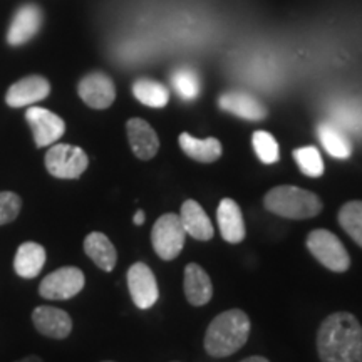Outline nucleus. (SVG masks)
<instances>
[{"instance_id":"f257e3e1","label":"nucleus","mask_w":362,"mask_h":362,"mask_svg":"<svg viewBox=\"0 0 362 362\" xmlns=\"http://www.w3.org/2000/svg\"><path fill=\"white\" fill-rule=\"evenodd\" d=\"M322 362H362V325L349 312L329 315L317 334Z\"/></svg>"},{"instance_id":"f03ea898","label":"nucleus","mask_w":362,"mask_h":362,"mask_svg":"<svg viewBox=\"0 0 362 362\" xmlns=\"http://www.w3.org/2000/svg\"><path fill=\"white\" fill-rule=\"evenodd\" d=\"M250 334V319L243 310L221 312L208 325L205 351L211 357H228L242 349Z\"/></svg>"},{"instance_id":"7ed1b4c3","label":"nucleus","mask_w":362,"mask_h":362,"mask_svg":"<svg viewBox=\"0 0 362 362\" xmlns=\"http://www.w3.org/2000/svg\"><path fill=\"white\" fill-rule=\"evenodd\" d=\"M264 205L272 214L291 220H305L322 211V202L309 189L282 185L265 194Z\"/></svg>"},{"instance_id":"20e7f679","label":"nucleus","mask_w":362,"mask_h":362,"mask_svg":"<svg viewBox=\"0 0 362 362\" xmlns=\"http://www.w3.org/2000/svg\"><path fill=\"white\" fill-rule=\"evenodd\" d=\"M307 248L325 269L332 272H346L351 267V257L346 247L329 230H314L307 237Z\"/></svg>"},{"instance_id":"39448f33","label":"nucleus","mask_w":362,"mask_h":362,"mask_svg":"<svg viewBox=\"0 0 362 362\" xmlns=\"http://www.w3.org/2000/svg\"><path fill=\"white\" fill-rule=\"evenodd\" d=\"M187 230L181 218L175 214H166L156 220L151 232V243L158 257L163 260H173L183 250Z\"/></svg>"},{"instance_id":"423d86ee","label":"nucleus","mask_w":362,"mask_h":362,"mask_svg":"<svg viewBox=\"0 0 362 362\" xmlns=\"http://www.w3.org/2000/svg\"><path fill=\"white\" fill-rule=\"evenodd\" d=\"M89 158L84 149L72 144H52L45 153V168L54 178L76 180L88 170Z\"/></svg>"},{"instance_id":"0eeeda50","label":"nucleus","mask_w":362,"mask_h":362,"mask_svg":"<svg viewBox=\"0 0 362 362\" xmlns=\"http://www.w3.org/2000/svg\"><path fill=\"white\" fill-rule=\"evenodd\" d=\"M84 274L78 267H62L44 277L39 293L47 300H67L84 288Z\"/></svg>"},{"instance_id":"6e6552de","label":"nucleus","mask_w":362,"mask_h":362,"mask_svg":"<svg viewBox=\"0 0 362 362\" xmlns=\"http://www.w3.org/2000/svg\"><path fill=\"white\" fill-rule=\"evenodd\" d=\"M25 119L33 129L34 141L37 148L51 146L62 138L66 131V123L56 112L45 110V107L33 106L25 112Z\"/></svg>"},{"instance_id":"1a4fd4ad","label":"nucleus","mask_w":362,"mask_h":362,"mask_svg":"<svg viewBox=\"0 0 362 362\" xmlns=\"http://www.w3.org/2000/svg\"><path fill=\"white\" fill-rule=\"evenodd\" d=\"M128 288L138 309L146 310L156 304L160 297V288L155 274L143 262L131 265L128 270Z\"/></svg>"},{"instance_id":"9d476101","label":"nucleus","mask_w":362,"mask_h":362,"mask_svg":"<svg viewBox=\"0 0 362 362\" xmlns=\"http://www.w3.org/2000/svg\"><path fill=\"white\" fill-rule=\"evenodd\" d=\"M79 96L89 107L106 110L116 99V88L110 76L103 72H90L79 83Z\"/></svg>"},{"instance_id":"9b49d317","label":"nucleus","mask_w":362,"mask_h":362,"mask_svg":"<svg viewBox=\"0 0 362 362\" xmlns=\"http://www.w3.org/2000/svg\"><path fill=\"white\" fill-rule=\"evenodd\" d=\"M51 93V84L42 76H27L8 88L6 103L11 107H25L42 101Z\"/></svg>"},{"instance_id":"f8f14e48","label":"nucleus","mask_w":362,"mask_h":362,"mask_svg":"<svg viewBox=\"0 0 362 362\" xmlns=\"http://www.w3.org/2000/svg\"><path fill=\"white\" fill-rule=\"evenodd\" d=\"M42 25V11L35 4H25L13 16L8 27L7 42L11 45H22L29 42Z\"/></svg>"},{"instance_id":"ddd939ff","label":"nucleus","mask_w":362,"mask_h":362,"mask_svg":"<svg viewBox=\"0 0 362 362\" xmlns=\"http://www.w3.org/2000/svg\"><path fill=\"white\" fill-rule=\"evenodd\" d=\"M34 327L39 334L51 339H66L72 330V319L66 310L40 305L33 312Z\"/></svg>"},{"instance_id":"4468645a","label":"nucleus","mask_w":362,"mask_h":362,"mask_svg":"<svg viewBox=\"0 0 362 362\" xmlns=\"http://www.w3.org/2000/svg\"><path fill=\"white\" fill-rule=\"evenodd\" d=\"M126 131H128L131 149L139 160H151L156 156L158 149H160V139H158L156 131L146 121L133 117L126 124Z\"/></svg>"},{"instance_id":"2eb2a0df","label":"nucleus","mask_w":362,"mask_h":362,"mask_svg":"<svg viewBox=\"0 0 362 362\" xmlns=\"http://www.w3.org/2000/svg\"><path fill=\"white\" fill-rule=\"evenodd\" d=\"M220 233L228 243H240L245 238V221L237 202L232 198H223L216 210Z\"/></svg>"},{"instance_id":"dca6fc26","label":"nucleus","mask_w":362,"mask_h":362,"mask_svg":"<svg viewBox=\"0 0 362 362\" xmlns=\"http://www.w3.org/2000/svg\"><path fill=\"white\" fill-rule=\"evenodd\" d=\"M218 104L223 111L232 112V115L248 121H259L267 116V107L259 99H255L247 93H240V90L225 93L220 98Z\"/></svg>"},{"instance_id":"f3484780","label":"nucleus","mask_w":362,"mask_h":362,"mask_svg":"<svg viewBox=\"0 0 362 362\" xmlns=\"http://www.w3.org/2000/svg\"><path fill=\"white\" fill-rule=\"evenodd\" d=\"M185 296L194 307L208 304L214 296L211 280L198 264H188L185 269Z\"/></svg>"},{"instance_id":"a211bd4d","label":"nucleus","mask_w":362,"mask_h":362,"mask_svg":"<svg viewBox=\"0 0 362 362\" xmlns=\"http://www.w3.org/2000/svg\"><path fill=\"white\" fill-rule=\"evenodd\" d=\"M181 223H183L187 235H192L197 240H210L215 235L214 223L205 214L202 205L194 200H187L181 206Z\"/></svg>"},{"instance_id":"6ab92c4d","label":"nucleus","mask_w":362,"mask_h":362,"mask_svg":"<svg viewBox=\"0 0 362 362\" xmlns=\"http://www.w3.org/2000/svg\"><path fill=\"white\" fill-rule=\"evenodd\" d=\"M45 264V250L35 242H24L17 248L13 259V270L22 279H34L40 274Z\"/></svg>"},{"instance_id":"aec40b11","label":"nucleus","mask_w":362,"mask_h":362,"mask_svg":"<svg viewBox=\"0 0 362 362\" xmlns=\"http://www.w3.org/2000/svg\"><path fill=\"white\" fill-rule=\"evenodd\" d=\"M84 252L104 272H111L116 267V248L111 243V240L101 232H93L86 237Z\"/></svg>"},{"instance_id":"412c9836","label":"nucleus","mask_w":362,"mask_h":362,"mask_svg":"<svg viewBox=\"0 0 362 362\" xmlns=\"http://www.w3.org/2000/svg\"><path fill=\"white\" fill-rule=\"evenodd\" d=\"M180 146L192 160L198 163H214L221 156V143L216 138L198 139L192 134L180 136Z\"/></svg>"},{"instance_id":"4be33fe9","label":"nucleus","mask_w":362,"mask_h":362,"mask_svg":"<svg viewBox=\"0 0 362 362\" xmlns=\"http://www.w3.org/2000/svg\"><path fill=\"white\" fill-rule=\"evenodd\" d=\"M317 134H319L320 143H322L325 151H327L330 156L339 158V160H346V158H349L352 155L351 141L347 139V136L334 124L322 123L319 126V129H317Z\"/></svg>"},{"instance_id":"5701e85b","label":"nucleus","mask_w":362,"mask_h":362,"mask_svg":"<svg viewBox=\"0 0 362 362\" xmlns=\"http://www.w3.org/2000/svg\"><path fill=\"white\" fill-rule=\"evenodd\" d=\"M133 94L139 103L149 107H165L170 101V90L166 86L153 79H138L133 84Z\"/></svg>"},{"instance_id":"b1692460","label":"nucleus","mask_w":362,"mask_h":362,"mask_svg":"<svg viewBox=\"0 0 362 362\" xmlns=\"http://www.w3.org/2000/svg\"><path fill=\"white\" fill-rule=\"evenodd\" d=\"M339 223L357 245L362 247V202L346 203L339 211Z\"/></svg>"},{"instance_id":"393cba45","label":"nucleus","mask_w":362,"mask_h":362,"mask_svg":"<svg viewBox=\"0 0 362 362\" xmlns=\"http://www.w3.org/2000/svg\"><path fill=\"white\" fill-rule=\"evenodd\" d=\"M171 83H173V88L180 94V98L185 101H193L200 96V78L193 69H188V67L176 69L171 76Z\"/></svg>"},{"instance_id":"a878e982","label":"nucleus","mask_w":362,"mask_h":362,"mask_svg":"<svg viewBox=\"0 0 362 362\" xmlns=\"http://www.w3.org/2000/svg\"><path fill=\"white\" fill-rule=\"evenodd\" d=\"M293 158H296L298 168L304 175L310 176V178H319V176L324 175V161L317 148H298L293 151Z\"/></svg>"},{"instance_id":"bb28decb","label":"nucleus","mask_w":362,"mask_h":362,"mask_svg":"<svg viewBox=\"0 0 362 362\" xmlns=\"http://www.w3.org/2000/svg\"><path fill=\"white\" fill-rule=\"evenodd\" d=\"M252 141L257 156L260 158L262 163H265V165H274V163L279 161V144L270 133H267V131H257V133H253Z\"/></svg>"},{"instance_id":"cd10ccee","label":"nucleus","mask_w":362,"mask_h":362,"mask_svg":"<svg viewBox=\"0 0 362 362\" xmlns=\"http://www.w3.org/2000/svg\"><path fill=\"white\" fill-rule=\"evenodd\" d=\"M22 200L12 192H0V225L11 223L21 214Z\"/></svg>"},{"instance_id":"c85d7f7f","label":"nucleus","mask_w":362,"mask_h":362,"mask_svg":"<svg viewBox=\"0 0 362 362\" xmlns=\"http://www.w3.org/2000/svg\"><path fill=\"white\" fill-rule=\"evenodd\" d=\"M144 220H146V215H144V211L143 210H138L134 214V218H133V221H134V225H143L144 223Z\"/></svg>"},{"instance_id":"c756f323","label":"nucleus","mask_w":362,"mask_h":362,"mask_svg":"<svg viewBox=\"0 0 362 362\" xmlns=\"http://www.w3.org/2000/svg\"><path fill=\"white\" fill-rule=\"evenodd\" d=\"M240 362H270V361L265 359V357H262V356H252V357H248V359H243Z\"/></svg>"},{"instance_id":"7c9ffc66","label":"nucleus","mask_w":362,"mask_h":362,"mask_svg":"<svg viewBox=\"0 0 362 362\" xmlns=\"http://www.w3.org/2000/svg\"><path fill=\"white\" fill-rule=\"evenodd\" d=\"M17 362H44V361L40 359L39 356H27V357H24V359H21Z\"/></svg>"}]
</instances>
